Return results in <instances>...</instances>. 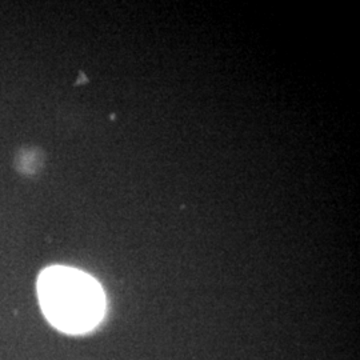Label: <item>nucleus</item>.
Masks as SVG:
<instances>
[{"instance_id": "obj_1", "label": "nucleus", "mask_w": 360, "mask_h": 360, "mask_svg": "<svg viewBox=\"0 0 360 360\" xmlns=\"http://www.w3.org/2000/svg\"><path fill=\"white\" fill-rule=\"evenodd\" d=\"M37 288L46 319L65 334H87L104 318L103 288L83 271L52 266L39 275Z\"/></svg>"}]
</instances>
